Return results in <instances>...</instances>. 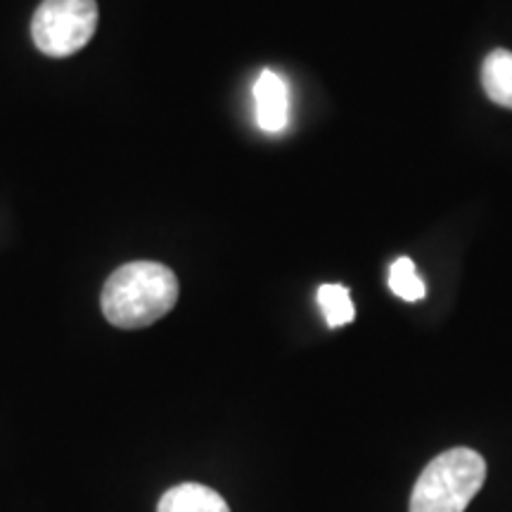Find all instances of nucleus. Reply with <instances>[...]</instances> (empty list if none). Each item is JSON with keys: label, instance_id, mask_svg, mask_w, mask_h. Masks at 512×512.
Here are the masks:
<instances>
[{"label": "nucleus", "instance_id": "nucleus-1", "mask_svg": "<svg viewBox=\"0 0 512 512\" xmlns=\"http://www.w3.org/2000/svg\"><path fill=\"white\" fill-rule=\"evenodd\" d=\"M178 278L157 261H131L107 278L100 306L114 328L140 330L157 323L178 302Z\"/></svg>", "mask_w": 512, "mask_h": 512}, {"label": "nucleus", "instance_id": "nucleus-2", "mask_svg": "<svg viewBox=\"0 0 512 512\" xmlns=\"http://www.w3.org/2000/svg\"><path fill=\"white\" fill-rule=\"evenodd\" d=\"M486 482V463L472 448H451L422 470L411 512H465Z\"/></svg>", "mask_w": 512, "mask_h": 512}, {"label": "nucleus", "instance_id": "nucleus-3", "mask_svg": "<svg viewBox=\"0 0 512 512\" xmlns=\"http://www.w3.org/2000/svg\"><path fill=\"white\" fill-rule=\"evenodd\" d=\"M98 29L95 0H43L31 19L34 46L48 57H69L88 46Z\"/></svg>", "mask_w": 512, "mask_h": 512}, {"label": "nucleus", "instance_id": "nucleus-4", "mask_svg": "<svg viewBox=\"0 0 512 512\" xmlns=\"http://www.w3.org/2000/svg\"><path fill=\"white\" fill-rule=\"evenodd\" d=\"M254 100L259 126L268 133L283 131L287 126V110H290L283 76L271 72V69H264L254 83Z\"/></svg>", "mask_w": 512, "mask_h": 512}, {"label": "nucleus", "instance_id": "nucleus-5", "mask_svg": "<svg viewBox=\"0 0 512 512\" xmlns=\"http://www.w3.org/2000/svg\"><path fill=\"white\" fill-rule=\"evenodd\" d=\"M157 512H230L219 491L204 484H178L162 496Z\"/></svg>", "mask_w": 512, "mask_h": 512}, {"label": "nucleus", "instance_id": "nucleus-6", "mask_svg": "<svg viewBox=\"0 0 512 512\" xmlns=\"http://www.w3.org/2000/svg\"><path fill=\"white\" fill-rule=\"evenodd\" d=\"M482 86L486 98L512 110V50L496 48L484 57Z\"/></svg>", "mask_w": 512, "mask_h": 512}, {"label": "nucleus", "instance_id": "nucleus-7", "mask_svg": "<svg viewBox=\"0 0 512 512\" xmlns=\"http://www.w3.org/2000/svg\"><path fill=\"white\" fill-rule=\"evenodd\" d=\"M318 306H320V311H323L325 323H328V328H332V330L354 323V318H356L354 302H351V292H349V287H344V285L330 283V285L320 287Z\"/></svg>", "mask_w": 512, "mask_h": 512}, {"label": "nucleus", "instance_id": "nucleus-8", "mask_svg": "<svg viewBox=\"0 0 512 512\" xmlns=\"http://www.w3.org/2000/svg\"><path fill=\"white\" fill-rule=\"evenodd\" d=\"M389 287L403 302H420V299H425V283H422V278L408 256H399L392 268H389Z\"/></svg>", "mask_w": 512, "mask_h": 512}]
</instances>
